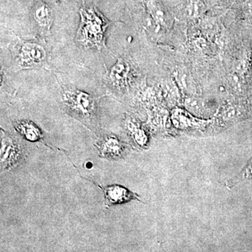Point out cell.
I'll return each mask as SVG.
<instances>
[{"mask_svg": "<svg viewBox=\"0 0 252 252\" xmlns=\"http://www.w3.org/2000/svg\"><path fill=\"white\" fill-rule=\"evenodd\" d=\"M81 23L77 32V40L86 47L100 49L104 46V34L109 26L107 21L97 11H81Z\"/></svg>", "mask_w": 252, "mask_h": 252, "instance_id": "1", "label": "cell"}, {"mask_svg": "<svg viewBox=\"0 0 252 252\" xmlns=\"http://www.w3.org/2000/svg\"><path fill=\"white\" fill-rule=\"evenodd\" d=\"M1 169L9 170L21 163L24 154L21 144L9 136H1Z\"/></svg>", "mask_w": 252, "mask_h": 252, "instance_id": "2", "label": "cell"}, {"mask_svg": "<svg viewBox=\"0 0 252 252\" xmlns=\"http://www.w3.org/2000/svg\"><path fill=\"white\" fill-rule=\"evenodd\" d=\"M67 104L72 110L86 119L94 118L96 112L95 99L83 92L74 93L67 97Z\"/></svg>", "mask_w": 252, "mask_h": 252, "instance_id": "3", "label": "cell"}, {"mask_svg": "<svg viewBox=\"0 0 252 252\" xmlns=\"http://www.w3.org/2000/svg\"><path fill=\"white\" fill-rule=\"evenodd\" d=\"M19 48V64L24 67H35L46 59L45 51L37 44L23 43Z\"/></svg>", "mask_w": 252, "mask_h": 252, "instance_id": "4", "label": "cell"}, {"mask_svg": "<svg viewBox=\"0 0 252 252\" xmlns=\"http://www.w3.org/2000/svg\"><path fill=\"white\" fill-rule=\"evenodd\" d=\"M101 157L107 159H117L122 157L124 147L122 142L114 135H107L97 144Z\"/></svg>", "mask_w": 252, "mask_h": 252, "instance_id": "5", "label": "cell"}, {"mask_svg": "<svg viewBox=\"0 0 252 252\" xmlns=\"http://www.w3.org/2000/svg\"><path fill=\"white\" fill-rule=\"evenodd\" d=\"M104 204L112 206L137 198V195L129 191L127 189L119 185H112L103 189Z\"/></svg>", "mask_w": 252, "mask_h": 252, "instance_id": "6", "label": "cell"}, {"mask_svg": "<svg viewBox=\"0 0 252 252\" xmlns=\"http://www.w3.org/2000/svg\"><path fill=\"white\" fill-rule=\"evenodd\" d=\"M15 127L18 132L30 142H39L43 139L40 130L32 122H18Z\"/></svg>", "mask_w": 252, "mask_h": 252, "instance_id": "7", "label": "cell"}, {"mask_svg": "<svg viewBox=\"0 0 252 252\" xmlns=\"http://www.w3.org/2000/svg\"><path fill=\"white\" fill-rule=\"evenodd\" d=\"M147 7L156 23L162 26H166V14L160 2L157 0H147Z\"/></svg>", "mask_w": 252, "mask_h": 252, "instance_id": "8", "label": "cell"}, {"mask_svg": "<svg viewBox=\"0 0 252 252\" xmlns=\"http://www.w3.org/2000/svg\"><path fill=\"white\" fill-rule=\"evenodd\" d=\"M127 71H128V68L127 64L123 63L122 61H119V63L112 68L111 72V79L118 84L124 82L127 77Z\"/></svg>", "mask_w": 252, "mask_h": 252, "instance_id": "9", "label": "cell"}, {"mask_svg": "<svg viewBox=\"0 0 252 252\" xmlns=\"http://www.w3.org/2000/svg\"><path fill=\"white\" fill-rule=\"evenodd\" d=\"M204 0H189L187 7V15L190 18H198L205 9Z\"/></svg>", "mask_w": 252, "mask_h": 252, "instance_id": "10", "label": "cell"}, {"mask_svg": "<svg viewBox=\"0 0 252 252\" xmlns=\"http://www.w3.org/2000/svg\"><path fill=\"white\" fill-rule=\"evenodd\" d=\"M35 18L36 21L42 26H47L49 25L51 16L49 8L45 4H41L38 6L35 11Z\"/></svg>", "mask_w": 252, "mask_h": 252, "instance_id": "11", "label": "cell"}, {"mask_svg": "<svg viewBox=\"0 0 252 252\" xmlns=\"http://www.w3.org/2000/svg\"><path fill=\"white\" fill-rule=\"evenodd\" d=\"M201 26L207 36H214L218 29L217 21L211 18L204 19L202 21Z\"/></svg>", "mask_w": 252, "mask_h": 252, "instance_id": "12", "label": "cell"}]
</instances>
